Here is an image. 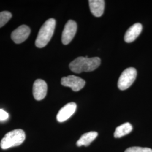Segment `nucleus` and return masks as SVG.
Segmentation results:
<instances>
[{"label":"nucleus","instance_id":"423d86ee","mask_svg":"<svg viewBox=\"0 0 152 152\" xmlns=\"http://www.w3.org/2000/svg\"><path fill=\"white\" fill-rule=\"evenodd\" d=\"M77 29V25L76 22L72 20L67 22L62 33L61 41L63 44L68 45L71 42L76 34Z\"/></svg>","mask_w":152,"mask_h":152},{"label":"nucleus","instance_id":"6e6552de","mask_svg":"<svg viewBox=\"0 0 152 152\" xmlns=\"http://www.w3.org/2000/svg\"><path fill=\"white\" fill-rule=\"evenodd\" d=\"M30 33L29 27L26 25H22L12 32L11 39L15 44H21L27 39Z\"/></svg>","mask_w":152,"mask_h":152},{"label":"nucleus","instance_id":"0eeeda50","mask_svg":"<svg viewBox=\"0 0 152 152\" xmlns=\"http://www.w3.org/2000/svg\"><path fill=\"white\" fill-rule=\"evenodd\" d=\"M48 91V85L46 82L41 80H36L33 86V95L36 100H41L45 98Z\"/></svg>","mask_w":152,"mask_h":152},{"label":"nucleus","instance_id":"1a4fd4ad","mask_svg":"<svg viewBox=\"0 0 152 152\" xmlns=\"http://www.w3.org/2000/svg\"><path fill=\"white\" fill-rule=\"evenodd\" d=\"M77 109V105L74 102H71L64 105L60 109L56 115L57 121L59 122H63L68 120L75 113Z\"/></svg>","mask_w":152,"mask_h":152},{"label":"nucleus","instance_id":"20e7f679","mask_svg":"<svg viewBox=\"0 0 152 152\" xmlns=\"http://www.w3.org/2000/svg\"><path fill=\"white\" fill-rule=\"evenodd\" d=\"M137 76V71L134 68L126 69L120 76L118 81V87L121 90L129 88L135 81Z\"/></svg>","mask_w":152,"mask_h":152},{"label":"nucleus","instance_id":"9d476101","mask_svg":"<svg viewBox=\"0 0 152 152\" xmlns=\"http://www.w3.org/2000/svg\"><path fill=\"white\" fill-rule=\"evenodd\" d=\"M142 29V27L140 23H135L128 29L125 33L124 39L127 43L134 42L140 35Z\"/></svg>","mask_w":152,"mask_h":152},{"label":"nucleus","instance_id":"dca6fc26","mask_svg":"<svg viewBox=\"0 0 152 152\" xmlns=\"http://www.w3.org/2000/svg\"><path fill=\"white\" fill-rule=\"evenodd\" d=\"M9 117V114L3 109H0V121H5Z\"/></svg>","mask_w":152,"mask_h":152},{"label":"nucleus","instance_id":"f03ea898","mask_svg":"<svg viewBox=\"0 0 152 152\" xmlns=\"http://www.w3.org/2000/svg\"><path fill=\"white\" fill-rule=\"evenodd\" d=\"M56 21L54 19L51 18L45 22L40 28L35 41V45L38 48H42L46 46L54 32Z\"/></svg>","mask_w":152,"mask_h":152},{"label":"nucleus","instance_id":"ddd939ff","mask_svg":"<svg viewBox=\"0 0 152 152\" xmlns=\"http://www.w3.org/2000/svg\"><path fill=\"white\" fill-rule=\"evenodd\" d=\"M132 130V126L130 123L126 122L117 127L114 132V136L115 138H120L125 136Z\"/></svg>","mask_w":152,"mask_h":152},{"label":"nucleus","instance_id":"4468645a","mask_svg":"<svg viewBox=\"0 0 152 152\" xmlns=\"http://www.w3.org/2000/svg\"><path fill=\"white\" fill-rule=\"evenodd\" d=\"M12 14L9 11H2L0 12V28L3 27L9 21Z\"/></svg>","mask_w":152,"mask_h":152},{"label":"nucleus","instance_id":"f8f14e48","mask_svg":"<svg viewBox=\"0 0 152 152\" xmlns=\"http://www.w3.org/2000/svg\"><path fill=\"white\" fill-rule=\"evenodd\" d=\"M98 135V132L95 131H91L85 133L82 135L80 139L77 141L76 144L78 147H81L83 145L87 147L96 138Z\"/></svg>","mask_w":152,"mask_h":152},{"label":"nucleus","instance_id":"2eb2a0df","mask_svg":"<svg viewBox=\"0 0 152 152\" xmlns=\"http://www.w3.org/2000/svg\"><path fill=\"white\" fill-rule=\"evenodd\" d=\"M125 152H152V149L148 148L132 147L127 149Z\"/></svg>","mask_w":152,"mask_h":152},{"label":"nucleus","instance_id":"7ed1b4c3","mask_svg":"<svg viewBox=\"0 0 152 152\" xmlns=\"http://www.w3.org/2000/svg\"><path fill=\"white\" fill-rule=\"evenodd\" d=\"M26 139V134L22 129H16L7 133L1 141L0 146L2 149L21 145Z\"/></svg>","mask_w":152,"mask_h":152},{"label":"nucleus","instance_id":"9b49d317","mask_svg":"<svg viewBox=\"0 0 152 152\" xmlns=\"http://www.w3.org/2000/svg\"><path fill=\"white\" fill-rule=\"evenodd\" d=\"M90 11L94 16L100 17L103 14L105 8V1L103 0L88 1Z\"/></svg>","mask_w":152,"mask_h":152},{"label":"nucleus","instance_id":"f257e3e1","mask_svg":"<svg viewBox=\"0 0 152 152\" xmlns=\"http://www.w3.org/2000/svg\"><path fill=\"white\" fill-rule=\"evenodd\" d=\"M101 60L98 57L86 58L80 56L72 61L69 64L71 71L76 73L83 72H91L95 70L100 65Z\"/></svg>","mask_w":152,"mask_h":152},{"label":"nucleus","instance_id":"39448f33","mask_svg":"<svg viewBox=\"0 0 152 152\" xmlns=\"http://www.w3.org/2000/svg\"><path fill=\"white\" fill-rule=\"evenodd\" d=\"M61 84L65 87H70L73 91L77 92L84 87L86 82L79 77L71 75L63 77Z\"/></svg>","mask_w":152,"mask_h":152}]
</instances>
